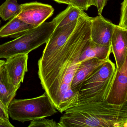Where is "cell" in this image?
<instances>
[{"label": "cell", "mask_w": 127, "mask_h": 127, "mask_svg": "<svg viewBox=\"0 0 127 127\" xmlns=\"http://www.w3.org/2000/svg\"><path fill=\"white\" fill-rule=\"evenodd\" d=\"M91 18L84 12L66 42L58 49L43 52L38 63L42 87L61 113L78 105V91L71 89V83L81 63L79 57L91 41Z\"/></svg>", "instance_id": "obj_1"}, {"label": "cell", "mask_w": 127, "mask_h": 127, "mask_svg": "<svg viewBox=\"0 0 127 127\" xmlns=\"http://www.w3.org/2000/svg\"><path fill=\"white\" fill-rule=\"evenodd\" d=\"M64 112L59 127H127V102L116 105L105 100L77 105Z\"/></svg>", "instance_id": "obj_2"}, {"label": "cell", "mask_w": 127, "mask_h": 127, "mask_svg": "<svg viewBox=\"0 0 127 127\" xmlns=\"http://www.w3.org/2000/svg\"><path fill=\"white\" fill-rule=\"evenodd\" d=\"M116 72L110 59L82 84L78 90V105L106 100Z\"/></svg>", "instance_id": "obj_3"}, {"label": "cell", "mask_w": 127, "mask_h": 127, "mask_svg": "<svg viewBox=\"0 0 127 127\" xmlns=\"http://www.w3.org/2000/svg\"><path fill=\"white\" fill-rule=\"evenodd\" d=\"M56 27L54 20L44 22L14 40L0 45V59H7L18 54H29L46 43Z\"/></svg>", "instance_id": "obj_4"}, {"label": "cell", "mask_w": 127, "mask_h": 127, "mask_svg": "<svg viewBox=\"0 0 127 127\" xmlns=\"http://www.w3.org/2000/svg\"><path fill=\"white\" fill-rule=\"evenodd\" d=\"M7 112L13 120L24 123L53 116L57 113V110L45 92L32 98L14 99L8 106Z\"/></svg>", "instance_id": "obj_5"}, {"label": "cell", "mask_w": 127, "mask_h": 127, "mask_svg": "<svg viewBox=\"0 0 127 127\" xmlns=\"http://www.w3.org/2000/svg\"><path fill=\"white\" fill-rule=\"evenodd\" d=\"M21 8L16 17L26 23L37 27L45 22L54 13L53 7L37 2L21 4Z\"/></svg>", "instance_id": "obj_6"}, {"label": "cell", "mask_w": 127, "mask_h": 127, "mask_svg": "<svg viewBox=\"0 0 127 127\" xmlns=\"http://www.w3.org/2000/svg\"><path fill=\"white\" fill-rule=\"evenodd\" d=\"M106 100L108 103L116 105L127 102V59L119 69H116Z\"/></svg>", "instance_id": "obj_7"}, {"label": "cell", "mask_w": 127, "mask_h": 127, "mask_svg": "<svg viewBox=\"0 0 127 127\" xmlns=\"http://www.w3.org/2000/svg\"><path fill=\"white\" fill-rule=\"evenodd\" d=\"M91 41L106 46H111V41L116 25L105 19L101 15L91 18Z\"/></svg>", "instance_id": "obj_8"}, {"label": "cell", "mask_w": 127, "mask_h": 127, "mask_svg": "<svg viewBox=\"0 0 127 127\" xmlns=\"http://www.w3.org/2000/svg\"><path fill=\"white\" fill-rule=\"evenodd\" d=\"M28 54H18L6 59L5 64L9 80L18 89L28 72Z\"/></svg>", "instance_id": "obj_9"}, {"label": "cell", "mask_w": 127, "mask_h": 127, "mask_svg": "<svg viewBox=\"0 0 127 127\" xmlns=\"http://www.w3.org/2000/svg\"><path fill=\"white\" fill-rule=\"evenodd\" d=\"M111 47L116 61V69H119L127 59V29L116 25L111 37Z\"/></svg>", "instance_id": "obj_10"}, {"label": "cell", "mask_w": 127, "mask_h": 127, "mask_svg": "<svg viewBox=\"0 0 127 127\" xmlns=\"http://www.w3.org/2000/svg\"><path fill=\"white\" fill-rule=\"evenodd\" d=\"M109 59L93 58L81 62L73 78L71 89L74 91H78L83 82Z\"/></svg>", "instance_id": "obj_11"}, {"label": "cell", "mask_w": 127, "mask_h": 127, "mask_svg": "<svg viewBox=\"0 0 127 127\" xmlns=\"http://www.w3.org/2000/svg\"><path fill=\"white\" fill-rule=\"evenodd\" d=\"M37 27L24 22L16 16L0 28V38H16Z\"/></svg>", "instance_id": "obj_12"}, {"label": "cell", "mask_w": 127, "mask_h": 127, "mask_svg": "<svg viewBox=\"0 0 127 127\" xmlns=\"http://www.w3.org/2000/svg\"><path fill=\"white\" fill-rule=\"evenodd\" d=\"M18 90L9 81L5 66L3 64L0 68V100L7 110Z\"/></svg>", "instance_id": "obj_13"}, {"label": "cell", "mask_w": 127, "mask_h": 127, "mask_svg": "<svg viewBox=\"0 0 127 127\" xmlns=\"http://www.w3.org/2000/svg\"><path fill=\"white\" fill-rule=\"evenodd\" d=\"M111 53V46H106L99 45L91 41L81 54L79 61L81 62L93 58L108 59Z\"/></svg>", "instance_id": "obj_14"}, {"label": "cell", "mask_w": 127, "mask_h": 127, "mask_svg": "<svg viewBox=\"0 0 127 127\" xmlns=\"http://www.w3.org/2000/svg\"><path fill=\"white\" fill-rule=\"evenodd\" d=\"M83 11L69 5V6L53 19L58 28L67 25L73 21L77 20L82 14Z\"/></svg>", "instance_id": "obj_15"}, {"label": "cell", "mask_w": 127, "mask_h": 127, "mask_svg": "<svg viewBox=\"0 0 127 127\" xmlns=\"http://www.w3.org/2000/svg\"><path fill=\"white\" fill-rule=\"evenodd\" d=\"M21 8L17 0H6L0 6V17L4 21L9 20L20 13Z\"/></svg>", "instance_id": "obj_16"}, {"label": "cell", "mask_w": 127, "mask_h": 127, "mask_svg": "<svg viewBox=\"0 0 127 127\" xmlns=\"http://www.w3.org/2000/svg\"><path fill=\"white\" fill-rule=\"evenodd\" d=\"M29 127H59L58 123L53 119H47L41 118L32 120Z\"/></svg>", "instance_id": "obj_17"}, {"label": "cell", "mask_w": 127, "mask_h": 127, "mask_svg": "<svg viewBox=\"0 0 127 127\" xmlns=\"http://www.w3.org/2000/svg\"><path fill=\"white\" fill-rule=\"evenodd\" d=\"M0 126L14 127L10 122L7 110L0 100Z\"/></svg>", "instance_id": "obj_18"}, {"label": "cell", "mask_w": 127, "mask_h": 127, "mask_svg": "<svg viewBox=\"0 0 127 127\" xmlns=\"http://www.w3.org/2000/svg\"><path fill=\"white\" fill-rule=\"evenodd\" d=\"M118 26L127 29V0H123L121 3V15Z\"/></svg>", "instance_id": "obj_19"}, {"label": "cell", "mask_w": 127, "mask_h": 127, "mask_svg": "<svg viewBox=\"0 0 127 127\" xmlns=\"http://www.w3.org/2000/svg\"><path fill=\"white\" fill-rule=\"evenodd\" d=\"M70 5L84 11L91 6V0H69Z\"/></svg>", "instance_id": "obj_20"}, {"label": "cell", "mask_w": 127, "mask_h": 127, "mask_svg": "<svg viewBox=\"0 0 127 127\" xmlns=\"http://www.w3.org/2000/svg\"><path fill=\"white\" fill-rule=\"evenodd\" d=\"M109 0H91V6L96 7L99 15H101L105 6Z\"/></svg>", "instance_id": "obj_21"}, {"label": "cell", "mask_w": 127, "mask_h": 127, "mask_svg": "<svg viewBox=\"0 0 127 127\" xmlns=\"http://www.w3.org/2000/svg\"><path fill=\"white\" fill-rule=\"evenodd\" d=\"M54 1L60 3H63V4H67V5H70L69 0H53Z\"/></svg>", "instance_id": "obj_22"}, {"label": "cell", "mask_w": 127, "mask_h": 127, "mask_svg": "<svg viewBox=\"0 0 127 127\" xmlns=\"http://www.w3.org/2000/svg\"><path fill=\"white\" fill-rule=\"evenodd\" d=\"M5 62V61H3V60H0V68L3 64H4Z\"/></svg>", "instance_id": "obj_23"}, {"label": "cell", "mask_w": 127, "mask_h": 127, "mask_svg": "<svg viewBox=\"0 0 127 127\" xmlns=\"http://www.w3.org/2000/svg\"><path fill=\"white\" fill-rule=\"evenodd\" d=\"M1 24H2V22H1V20H0V26H1Z\"/></svg>", "instance_id": "obj_24"}]
</instances>
